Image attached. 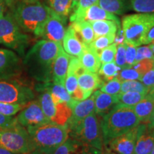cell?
<instances>
[{"label":"cell","mask_w":154,"mask_h":154,"mask_svg":"<svg viewBox=\"0 0 154 154\" xmlns=\"http://www.w3.org/2000/svg\"><path fill=\"white\" fill-rule=\"evenodd\" d=\"M0 154H15V153H11V151H7V150L3 149V148L0 147Z\"/></svg>","instance_id":"53"},{"label":"cell","mask_w":154,"mask_h":154,"mask_svg":"<svg viewBox=\"0 0 154 154\" xmlns=\"http://www.w3.org/2000/svg\"><path fill=\"white\" fill-rule=\"evenodd\" d=\"M5 2L4 0H0V17L5 14Z\"/></svg>","instance_id":"51"},{"label":"cell","mask_w":154,"mask_h":154,"mask_svg":"<svg viewBox=\"0 0 154 154\" xmlns=\"http://www.w3.org/2000/svg\"><path fill=\"white\" fill-rule=\"evenodd\" d=\"M121 70V69L117 66L115 61H113V62L102 63L98 73L102 80L104 82H106L118 76Z\"/></svg>","instance_id":"30"},{"label":"cell","mask_w":154,"mask_h":154,"mask_svg":"<svg viewBox=\"0 0 154 154\" xmlns=\"http://www.w3.org/2000/svg\"><path fill=\"white\" fill-rule=\"evenodd\" d=\"M62 44L58 42L40 40L24 56L23 64L29 76L41 83L52 81L53 63Z\"/></svg>","instance_id":"1"},{"label":"cell","mask_w":154,"mask_h":154,"mask_svg":"<svg viewBox=\"0 0 154 154\" xmlns=\"http://www.w3.org/2000/svg\"><path fill=\"white\" fill-rule=\"evenodd\" d=\"M71 26L76 32L79 39L85 45H88L96 38L93 28L87 21H77L72 22Z\"/></svg>","instance_id":"24"},{"label":"cell","mask_w":154,"mask_h":154,"mask_svg":"<svg viewBox=\"0 0 154 154\" xmlns=\"http://www.w3.org/2000/svg\"><path fill=\"white\" fill-rule=\"evenodd\" d=\"M134 154H150L154 146V128L149 123H140Z\"/></svg>","instance_id":"15"},{"label":"cell","mask_w":154,"mask_h":154,"mask_svg":"<svg viewBox=\"0 0 154 154\" xmlns=\"http://www.w3.org/2000/svg\"><path fill=\"white\" fill-rule=\"evenodd\" d=\"M103 154H116L114 152L112 151V150H110V149H106V150L105 153H103Z\"/></svg>","instance_id":"56"},{"label":"cell","mask_w":154,"mask_h":154,"mask_svg":"<svg viewBox=\"0 0 154 154\" xmlns=\"http://www.w3.org/2000/svg\"><path fill=\"white\" fill-rule=\"evenodd\" d=\"M39 93L38 101L44 113L51 122L55 114V103H54L51 94L49 91H42Z\"/></svg>","instance_id":"29"},{"label":"cell","mask_w":154,"mask_h":154,"mask_svg":"<svg viewBox=\"0 0 154 154\" xmlns=\"http://www.w3.org/2000/svg\"><path fill=\"white\" fill-rule=\"evenodd\" d=\"M25 106L23 104L0 102V113L6 116H14Z\"/></svg>","instance_id":"39"},{"label":"cell","mask_w":154,"mask_h":154,"mask_svg":"<svg viewBox=\"0 0 154 154\" xmlns=\"http://www.w3.org/2000/svg\"><path fill=\"white\" fill-rule=\"evenodd\" d=\"M66 19L62 18L51 10L49 18L44 23L38 37L42 39L62 43L66 32Z\"/></svg>","instance_id":"11"},{"label":"cell","mask_w":154,"mask_h":154,"mask_svg":"<svg viewBox=\"0 0 154 154\" xmlns=\"http://www.w3.org/2000/svg\"><path fill=\"white\" fill-rule=\"evenodd\" d=\"M115 34H110V35L101 36L96 37L91 44H88L90 47L94 49L99 54L102 49L109 47L111 44L114 42Z\"/></svg>","instance_id":"35"},{"label":"cell","mask_w":154,"mask_h":154,"mask_svg":"<svg viewBox=\"0 0 154 154\" xmlns=\"http://www.w3.org/2000/svg\"><path fill=\"white\" fill-rule=\"evenodd\" d=\"M20 72L19 56L13 50L0 48V79H14Z\"/></svg>","instance_id":"12"},{"label":"cell","mask_w":154,"mask_h":154,"mask_svg":"<svg viewBox=\"0 0 154 154\" xmlns=\"http://www.w3.org/2000/svg\"><path fill=\"white\" fill-rule=\"evenodd\" d=\"M132 109L140 123H149L154 111V88L150 90L143 99Z\"/></svg>","instance_id":"22"},{"label":"cell","mask_w":154,"mask_h":154,"mask_svg":"<svg viewBox=\"0 0 154 154\" xmlns=\"http://www.w3.org/2000/svg\"><path fill=\"white\" fill-rule=\"evenodd\" d=\"M115 63L121 69L126 68V43L117 45L116 53L115 56Z\"/></svg>","instance_id":"42"},{"label":"cell","mask_w":154,"mask_h":154,"mask_svg":"<svg viewBox=\"0 0 154 154\" xmlns=\"http://www.w3.org/2000/svg\"><path fill=\"white\" fill-rule=\"evenodd\" d=\"M121 82L118 77L113 79L109 82H104L101 87V91L111 95H118L121 92Z\"/></svg>","instance_id":"37"},{"label":"cell","mask_w":154,"mask_h":154,"mask_svg":"<svg viewBox=\"0 0 154 154\" xmlns=\"http://www.w3.org/2000/svg\"><path fill=\"white\" fill-rule=\"evenodd\" d=\"M99 1V0H79L74 9L73 10V14L70 16V22H73L77 17L82 14L88 7L98 5Z\"/></svg>","instance_id":"36"},{"label":"cell","mask_w":154,"mask_h":154,"mask_svg":"<svg viewBox=\"0 0 154 154\" xmlns=\"http://www.w3.org/2000/svg\"><path fill=\"white\" fill-rule=\"evenodd\" d=\"M143 76L134 68H126L121 69L118 75V79L121 82L130 80H140Z\"/></svg>","instance_id":"40"},{"label":"cell","mask_w":154,"mask_h":154,"mask_svg":"<svg viewBox=\"0 0 154 154\" xmlns=\"http://www.w3.org/2000/svg\"><path fill=\"white\" fill-rule=\"evenodd\" d=\"M84 154H103V151H100L99 149H94V148L89 146Z\"/></svg>","instance_id":"50"},{"label":"cell","mask_w":154,"mask_h":154,"mask_svg":"<svg viewBox=\"0 0 154 154\" xmlns=\"http://www.w3.org/2000/svg\"><path fill=\"white\" fill-rule=\"evenodd\" d=\"M143 59H153L154 54L149 46H139L136 48V56L135 63Z\"/></svg>","instance_id":"41"},{"label":"cell","mask_w":154,"mask_h":154,"mask_svg":"<svg viewBox=\"0 0 154 154\" xmlns=\"http://www.w3.org/2000/svg\"><path fill=\"white\" fill-rule=\"evenodd\" d=\"M79 59H80L83 66L88 72L98 73L101 66L99 54L88 45H85L84 51Z\"/></svg>","instance_id":"23"},{"label":"cell","mask_w":154,"mask_h":154,"mask_svg":"<svg viewBox=\"0 0 154 154\" xmlns=\"http://www.w3.org/2000/svg\"><path fill=\"white\" fill-rule=\"evenodd\" d=\"M117 45L115 43L111 44L109 47L102 49L99 52L100 61L101 63L113 62L115 61V56L116 53Z\"/></svg>","instance_id":"38"},{"label":"cell","mask_w":154,"mask_h":154,"mask_svg":"<svg viewBox=\"0 0 154 154\" xmlns=\"http://www.w3.org/2000/svg\"><path fill=\"white\" fill-rule=\"evenodd\" d=\"M64 86L68 93L70 95H72L79 86L76 75L72 72H67L66 79H65L64 82Z\"/></svg>","instance_id":"43"},{"label":"cell","mask_w":154,"mask_h":154,"mask_svg":"<svg viewBox=\"0 0 154 154\" xmlns=\"http://www.w3.org/2000/svg\"><path fill=\"white\" fill-rule=\"evenodd\" d=\"M138 125L126 134L111 140L108 143L109 149L119 154H134L135 146L139 133Z\"/></svg>","instance_id":"13"},{"label":"cell","mask_w":154,"mask_h":154,"mask_svg":"<svg viewBox=\"0 0 154 154\" xmlns=\"http://www.w3.org/2000/svg\"><path fill=\"white\" fill-rule=\"evenodd\" d=\"M154 26V13H137L125 16L122 19V30L125 42L139 47Z\"/></svg>","instance_id":"6"},{"label":"cell","mask_w":154,"mask_h":154,"mask_svg":"<svg viewBox=\"0 0 154 154\" xmlns=\"http://www.w3.org/2000/svg\"><path fill=\"white\" fill-rule=\"evenodd\" d=\"M35 89L38 92L42 91H49L51 94L54 103L65 102L72 109L74 108L75 104L78 102L72 99L70 94L66 91L64 85L54 82L53 81L38 84L36 85Z\"/></svg>","instance_id":"14"},{"label":"cell","mask_w":154,"mask_h":154,"mask_svg":"<svg viewBox=\"0 0 154 154\" xmlns=\"http://www.w3.org/2000/svg\"><path fill=\"white\" fill-rule=\"evenodd\" d=\"M17 124H18V121L14 116H6L0 113V131L14 126Z\"/></svg>","instance_id":"46"},{"label":"cell","mask_w":154,"mask_h":154,"mask_svg":"<svg viewBox=\"0 0 154 154\" xmlns=\"http://www.w3.org/2000/svg\"><path fill=\"white\" fill-rule=\"evenodd\" d=\"M149 47H151L152 51H153V54H154V41L152 42L151 44H149Z\"/></svg>","instance_id":"58"},{"label":"cell","mask_w":154,"mask_h":154,"mask_svg":"<svg viewBox=\"0 0 154 154\" xmlns=\"http://www.w3.org/2000/svg\"><path fill=\"white\" fill-rule=\"evenodd\" d=\"M150 154H154V146H153V149H152V151H151V153H150Z\"/></svg>","instance_id":"60"},{"label":"cell","mask_w":154,"mask_h":154,"mask_svg":"<svg viewBox=\"0 0 154 154\" xmlns=\"http://www.w3.org/2000/svg\"><path fill=\"white\" fill-rule=\"evenodd\" d=\"M71 57L63 49H61L53 63L52 81L54 82L64 85Z\"/></svg>","instance_id":"19"},{"label":"cell","mask_w":154,"mask_h":154,"mask_svg":"<svg viewBox=\"0 0 154 154\" xmlns=\"http://www.w3.org/2000/svg\"><path fill=\"white\" fill-rule=\"evenodd\" d=\"M94 95L95 99L94 111L96 115L101 117L109 113L119 102V94L111 95L101 91H96Z\"/></svg>","instance_id":"20"},{"label":"cell","mask_w":154,"mask_h":154,"mask_svg":"<svg viewBox=\"0 0 154 154\" xmlns=\"http://www.w3.org/2000/svg\"><path fill=\"white\" fill-rule=\"evenodd\" d=\"M88 147L69 136L52 154H84Z\"/></svg>","instance_id":"25"},{"label":"cell","mask_w":154,"mask_h":154,"mask_svg":"<svg viewBox=\"0 0 154 154\" xmlns=\"http://www.w3.org/2000/svg\"><path fill=\"white\" fill-rule=\"evenodd\" d=\"M140 81L146 87L149 88V91L154 88V69H151L144 74Z\"/></svg>","instance_id":"47"},{"label":"cell","mask_w":154,"mask_h":154,"mask_svg":"<svg viewBox=\"0 0 154 154\" xmlns=\"http://www.w3.org/2000/svg\"><path fill=\"white\" fill-rule=\"evenodd\" d=\"M61 44L63 50L68 54L78 58H80L82 56L85 47V44L79 39L76 32L71 25L66 29Z\"/></svg>","instance_id":"18"},{"label":"cell","mask_w":154,"mask_h":154,"mask_svg":"<svg viewBox=\"0 0 154 154\" xmlns=\"http://www.w3.org/2000/svg\"><path fill=\"white\" fill-rule=\"evenodd\" d=\"M100 122L104 146L121 135L137 126L140 120L132 108L116 104L102 117Z\"/></svg>","instance_id":"2"},{"label":"cell","mask_w":154,"mask_h":154,"mask_svg":"<svg viewBox=\"0 0 154 154\" xmlns=\"http://www.w3.org/2000/svg\"><path fill=\"white\" fill-rule=\"evenodd\" d=\"M119 102L117 104L127 107H134L141 101L146 95L136 91H128L119 94Z\"/></svg>","instance_id":"32"},{"label":"cell","mask_w":154,"mask_h":154,"mask_svg":"<svg viewBox=\"0 0 154 154\" xmlns=\"http://www.w3.org/2000/svg\"><path fill=\"white\" fill-rule=\"evenodd\" d=\"M125 42V37L124 32H123L122 29L119 28L118 30H117L116 33L115 34V38H114V42L116 45H119V44H123Z\"/></svg>","instance_id":"48"},{"label":"cell","mask_w":154,"mask_h":154,"mask_svg":"<svg viewBox=\"0 0 154 154\" xmlns=\"http://www.w3.org/2000/svg\"><path fill=\"white\" fill-rule=\"evenodd\" d=\"M23 2L27 4H32L38 2H41V0H23Z\"/></svg>","instance_id":"55"},{"label":"cell","mask_w":154,"mask_h":154,"mask_svg":"<svg viewBox=\"0 0 154 154\" xmlns=\"http://www.w3.org/2000/svg\"><path fill=\"white\" fill-rule=\"evenodd\" d=\"M94 108H95V99H94V94L91 96V97L77 102L72 109V116L64 126L66 129L81 122L90 113L94 112Z\"/></svg>","instance_id":"16"},{"label":"cell","mask_w":154,"mask_h":154,"mask_svg":"<svg viewBox=\"0 0 154 154\" xmlns=\"http://www.w3.org/2000/svg\"><path fill=\"white\" fill-rule=\"evenodd\" d=\"M29 42V37L23 32L12 15L0 17V44L23 56Z\"/></svg>","instance_id":"8"},{"label":"cell","mask_w":154,"mask_h":154,"mask_svg":"<svg viewBox=\"0 0 154 154\" xmlns=\"http://www.w3.org/2000/svg\"><path fill=\"white\" fill-rule=\"evenodd\" d=\"M78 85L85 94L86 99H88L92 93L103 85V82L97 73H93L86 70L77 77Z\"/></svg>","instance_id":"21"},{"label":"cell","mask_w":154,"mask_h":154,"mask_svg":"<svg viewBox=\"0 0 154 154\" xmlns=\"http://www.w3.org/2000/svg\"><path fill=\"white\" fill-rule=\"evenodd\" d=\"M99 20H111L121 25L119 19L114 14L109 12L105 9L101 8L99 5L91 6L86 9L82 14L77 17L72 22L77 21H87V22H93V21Z\"/></svg>","instance_id":"17"},{"label":"cell","mask_w":154,"mask_h":154,"mask_svg":"<svg viewBox=\"0 0 154 154\" xmlns=\"http://www.w3.org/2000/svg\"><path fill=\"white\" fill-rule=\"evenodd\" d=\"M46 2L54 12L65 19L72 11V0H46Z\"/></svg>","instance_id":"27"},{"label":"cell","mask_w":154,"mask_h":154,"mask_svg":"<svg viewBox=\"0 0 154 154\" xmlns=\"http://www.w3.org/2000/svg\"><path fill=\"white\" fill-rule=\"evenodd\" d=\"M0 147L15 154H30L35 151L27 129L19 123L0 131Z\"/></svg>","instance_id":"7"},{"label":"cell","mask_w":154,"mask_h":154,"mask_svg":"<svg viewBox=\"0 0 154 154\" xmlns=\"http://www.w3.org/2000/svg\"><path fill=\"white\" fill-rule=\"evenodd\" d=\"M149 124L151 125V126L154 128V111L153 113H152L151 118H150V120L149 121Z\"/></svg>","instance_id":"54"},{"label":"cell","mask_w":154,"mask_h":154,"mask_svg":"<svg viewBox=\"0 0 154 154\" xmlns=\"http://www.w3.org/2000/svg\"><path fill=\"white\" fill-rule=\"evenodd\" d=\"M72 115V109L65 102L55 103V114L51 122L60 126L65 125Z\"/></svg>","instance_id":"28"},{"label":"cell","mask_w":154,"mask_h":154,"mask_svg":"<svg viewBox=\"0 0 154 154\" xmlns=\"http://www.w3.org/2000/svg\"><path fill=\"white\" fill-rule=\"evenodd\" d=\"M128 91H136L146 95L149 91V88L144 85L140 81L130 80L121 82L120 94Z\"/></svg>","instance_id":"33"},{"label":"cell","mask_w":154,"mask_h":154,"mask_svg":"<svg viewBox=\"0 0 154 154\" xmlns=\"http://www.w3.org/2000/svg\"><path fill=\"white\" fill-rule=\"evenodd\" d=\"M16 118L19 124L25 128L51 122L44 113L38 100L29 102L18 113Z\"/></svg>","instance_id":"10"},{"label":"cell","mask_w":154,"mask_h":154,"mask_svg":"<svg viewBox=\"0 0 154 154\" xmlns=\"http://www.w3.org/2000/svg\"><path fill=\"white\" fill-rule=\"evenodd\" d=\"M6 5L9 7H11L12 5H14V3L16 2L17 0H4Z\"/></svg>","instance_id":"52"},{"label":"cell","mask_w":154,"mask_h":154,"mask_svg":"<svg viewBox=\"0 0 154 154\" xmlns=\"http://www.w3.org/2000/svg\"><path fill=\"white\" fill-rule=\"evenodd\" d=\"M35 151L44 154L53 152L69 138L66 128L53 122L26 127Z\"/></svg>","instance_id":"3"},{"label":"cell","mask_w":154,"mask_h":154,"mask_svg":"<svg viewBox=\"0 0 154 154\" xmlns=\"http://www.w3.org/2000/svg\"><path fill=\"white\" fill-rule=\"evenodd\" d=\"M51 12V9L41 2L32 4L23 2L15 7L12 17L22 31L38 37Z\"/></svg>","instance_id":"4"},{"label":"cell","mask_w":154,"mask_h":154,"mask_svg":"<svg viewBox=\"0 0 154 154\" xmlns=\"http://www.w3.org/2000/svg\"><path fill=\"white\" fill-rule=\"evenodd\" d=\"M126 43V42H125ZM137 47L126 43V68H131L135 64Z\"/></svg>","instance_id":"45"},{"label":"cell","mask_w":154,"mask_h":154,"mask_svg":"<svg viewBox=\"0 0 154 154\" xmlns=\"http://www.w3.org/2000/svg\"><path fill=\"white\" fill-rule=\"evenodd\" d=\"M89 22L93 28L96 38L101 36L116 34L117 30L121 28V25L111 20H99Z\"/></svg>","instance_id":"26"},{"label":"cell","mask_w":154,"mask_h":154,"mask_svg":"<svg viewBox=\"0 0 154 154\" xmlns=\"http://www.w3.org/2000/svg\"><path fill=\"white\" fill-rule=\"evenodd\" d=\"M153 59H143V60L135 63L132 66V68L136 69L138 72H139L143 76L144 74H146V72L153 69Z\"/></svg>","instance_id":"44"},{"label":"cell","mask_w":154,"mask_h":154,"mask_svg":"<svg viewBox=\"0 0 154 154\" xmlns=\"http://www.w3.org/2000/svg\"><path fill=\"white\" fill-rule=\"evenodd\" d=\"M153 69H154V63H153Z\"/></svg>","instance_id":"61"},{"label":"cell","mask_w":154,"mask_h":154,"mask_svg":"<svg viewBox=\"0 0 154 154\" xmlns=\"http://www.w3.org/2000/svg\"><path fill=\"white\" fill-rule=\"evenodd\" d=\"M30 154H44V153H40V152H38V151H34V152H32V153H30Z\"/></svg>","instance_id":"59"},{"label":"cell","mask_w":154,"mask_h":154,"mask_svg":"<svg viewBox=\"0 0 154 154\" xmlns=\"http://www.w3.org/2000/svg\"><path fill=\"white\" fill-rule=\"evenodd\" d=\"M154 41V26L152 27L144 38L143 44H149Z\"/></svg>","instance_id":"49"},{"label":"cell","mask_w":154,"mask_h":154,"mask_svg":"<svg viewBox=\"0 0 154 154\" xmlns=\"http://www.w3.org/2000/svg\"><path fill=\"white\" fill-rule=\"evenodd\" d=\"M78 1L79 0H72V11L74 9L77 2H78Z\"/></svg>","instance_id":"57"},{"label":"cell","mask_w":154,"mask_h":154,"mask_svg":"<svg viewBox=\"0 0 154 154\" xmlns=\"http://www.w3.org/2000/svg\"><path fill=\"white\" fill-rule=\"evenodd\" d=\"M99 6L109 12L122 14L126 10V0H99Z\"/></svg>","instance_id":"31"},{"label":"cell","mask_w":154,"mask_h":154,"mask_svg":"<svg viewBox=\"0 0 154 154\" xmlns=\"http://www.w3.org/2000/svg\"><path fill=\"white\" fill-rule=\"evenodd\" d=\"M34 97L33 89L17 79H0V102L26 105Z\"/></svg>","instance_id":"9"},{"label":"cell","mask_w":154,"mask_h":154,"mask_svg":"<svg viewBox=\"0 0 154 154\" xmlns=\"http://www.w3.org/2000/svg\"><path fill=\"white\" fill-rule=\"evenodd\" d=\"M69 136L84 145L103 151V140L101 125L94 112L90 113L84 120L67 129Z\"/></svg>","instance_id":"5"},{"label":"cell","mask_w":154,"mask_h":154,"mask_svg":"<svg viewBox=\"0 0 154 154\" xmlns=\"http://www.w3.org/2000/svg\"><path fill=\"white\" fill-rule=\"evenodd\" d=\"M130 5L138 13H154V0H130Z\"/></svg>","instance_id":"34"}]
</instances>
